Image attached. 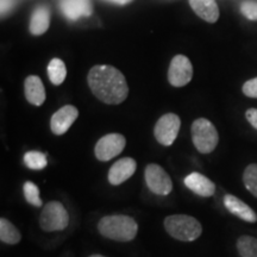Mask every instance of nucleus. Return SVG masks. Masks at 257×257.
Returning a JSON list of instances; mask_svg holds the SVG:
<instances>
[{
    "label": "nucleus",
    "instance_id": "nucleus-1",
    "mask_svg": "<svg viewBox=\"0 0 257 257\" xmlns=\"http://www.w3.org/2000/svg\"><path fill=\"white\" fill-rule=\"evenodd\" d=\"M88 86L99 100L117 105L127 98L128 86L123 73L110 64H96L87 75Z\"/></svg>",
    "mask_w": 257,
    "mask_h": 257
},
{
    "label": "nucleus",
    "instance_id": "nucleus-2",
    "mask_svg": "<svg viewBox=\"0 0 257 257\" xmlns=\"http://www.w3.org/2000/svg\"><path fill=\"white\" fill-rule=\"evenodd\" d=\"M101 236L119 242H128L136 237L138 225L134 218L123 214L102 217L98 224Z\"/></svg>",
    "mask_w": 257,
    "mask_h": 257
},
{
    "label": "nucleus",
    "instance_id": "nucleus-3",
    "mask_svg": "<svg viewBox=\"0 0 257 257\" xmlns=\"http://www.w3.org/2000/svg\"><path fill=\"white\" fill-rule=\"evenodd\" d=\"M165 229L173 238L182 242H193L200 237L202 226L198 219L186 214H174L165 219Z\"/></svg>",
    "mask_w": 257,
    "mask_h": 257
},
{
    "label": "nucleus",
    "instance_id": "nucleus-4",
    "mask_svg": "<svg viewBox=\"0 0 257 257\" xmlns=\"http://www.w3.org/2000/svg\"><path fill=\"white\" fill-rule=\"evenodd\" d=\"M191 133L193 144L201 154L212 153L219 142V135L216 126L205 118H199L193 121Z\"/></svg>",
    "mask_w": 257,
    "mask_h": 257
},
{
    "label": "nucleus",
    "instance_id": "nucleus-5",
    "mask_svg": "<svg viewBox=\"0 0 257 257\" xmlns=\"http://www.w3.org/2000/svg\"><path fill=\"white\" fill-rule=\"evenodd\" d=\"M68 212L61 202L49 201L43 207L40 217V226L43 231H47V232L62 231L68 226Z\"/></svg>",
    "mask_w": 257,
    "mask_h": 257
},
{
    "label": "nucleus",
    "instance_id": "nucleus-6",
    "mask_svg": "<svg viewBox=\"0 0 257 257\" xmlns=\"http://www.w3.org/2000/svg\"><path fill=\"white\" fill-rule=\"evenodd\" d=\"M181 120L180 117L175 113H166L157 120L154 127V135L156 141L162 146L169 147L174 143L178 137Z\"/></svg>",
    "mask_w": 257,
    "mask_h": 257
},
{
    "label": "nucleus",
    "instance_id": "nucleus-7",
    "mask_svg": "<svg viewBox=\"0 0 257 257\" xmlns=\"http://www.w3.org/2000/svg\"><path fill=\"white\" fill-rule=\"evenodd\" d=\"M125 146H126V140L123 135L108 134L96 142L94 154L99 161L106 162L119 155Z\"/></svg>",
    "mask_w": 257,
    "mask_h": 257
},
{
    "label": "nucleus",
    "instance_id": "nucleus-8",
    "mask_svg": "<svg viewBox=\"0 0 257 257\" xmlns=\"http://www.w3.org/2000/svg\"><path fill=\"white\" fill-rule=\"evenodd\" d=\"M147 186L150 191L157 195H168L173 189V182L170 176L162 167L155 163L148 165L144 172Z\"/></svg>",
    "mask_w": 257,
    "mask_h": 257
},
{
    "label": "nucleus",
    "instance_id": "nucleus-9",
    "mask_svg": "<svg viewBox=\"0 0 257 257\" xmlns=\"http://www.w3.org/2000/svg\"><path fill=\"white\" fill-rule=\"evenodd\" d=\"M193 78V66L187 56L176 55L170 61L168 81L174 87H184Z\"/></svg>",
    "mask_w": 257,
    "mask_h": 257
},
{
    "label": "nucleus",
    "instance_id": "nucleus-10",
    "mask_svg": "<svg viewBox=\"0 0 257 257\" xmlns=\"http://www.w3.org/2000/svg\"><path fill=\"white\" fill-rule=\"evenodd\" d=\"M79 117V111L75 106L66 105L61 107L53 114L50 119V128L53 134L63 135L69 130L76 118Z\"/></svg>",
    "mask_w": 257,
    "mask_h": 257
},
{
    "label": "nucleus",
    "instance_id": "nucleus-11",
    "mask_svg": "<svg viewBox=\"0 0 257 257\" xmlns=\"http://www.w3.org/2000/svg\"><path fill=\"white\" fill-rule=\"evenodd\" d=\"M136 168V161L131 157H124V159L118 160L108 170V181L113 186L123 184L135 174Z\"/></svg>",
    "mask_w": 257,
    "mask_h": 257
},
{
    "label": "nucleus",
    "instance_id": "nucleus-12",
    "mask_svg": "<svg viewBox=\"0 0 257 257\" xmlns=\"http://www.w3.org/2000/svg\"><path fill=\"white\" fill-rule=\"evenodd\" d=\"M62 15L70 22H75L81 17L92 15L91 0H60Z\"/></svg>",
    "mask_w": 257,
    "mask_h": 257
},
{
    "label": "nucleus",
    "instance_id": "nucleus-13",
    "mask_svg": "<svg viewBox=\"0 0 257 257\" xmlns=\"http://www.w3.org/2000/svg\"><path fill=\"white\" fill-rule=\"evenodd\" d=\"M185 185L193 193L204 198L212 197L216 192V185L213 184V181H211L206 176L197 172L191 173V174L186 176Z\"/></svg>",
    "mask_w": 257,
    "mask_h": 257
},
{
    "label": "nucleus",
    "instance_id": "nucleus-14",
    "mask_svg": "<svg viewBox=\"0 0 257 257\" xmlns=\"http://www.w3.org/2000/svg\"><path fill=\"white\" fill-rule=\"evenodd\" d=\"M224 205L229 210L230 213H232L233 216L239 218V219L248 221V223H256L257 221V214L255 213V211L249 205H246L245 202L240 200V199L234 197V195H225Z\"/></svg>",
    "mask_w": 257,
    "mask_h": 257
},
{
    "label": "nucleus",
    "instance_id": "nucleus-15",
    "mask_svg": "<svg viewBox=\"0 0 257 257\" xmlns=\"http://www.w3.org/2000/svg\"><path fill=\"white\" fill-rule=\"evenodd\" d=\"M25 98L31 105L41 106L46 101V88L40 76L29 75L24 82Z\"/></svg>",
    "mask_w": 257,
    "mask_h": 257
},
{
    "label": "nucleus",
    "instance_id": "nucleus-16",
    "mask_svg": "<svg viewBox=\"0 0 257 257\" xmlns=\"http://www.w3.org/2000/svg\"><path fill=\"white\" fill-rule=\"evenodd\" d=\"M193 11L207 23H216L219 18V8L216 0H188Z\"/></svg>",
    "mask_w": 257,
    "mask_h": 257
},
{
    "label": "nucleus",
    "instance_id": "nucleus-17",
    "mask_svg": "<svg viewBox=\"0 0 257 257\" xmlns=\"http://www.w3.org/2000/svg\"><path fill=\"white\" fill-rule=\"evenodd\" d=\"M50 9L47 5H40L32 12L30 19V32L34 36H41L50 27Z\"/></svg>",
    "mask_w": 257,
    "mask_h": 257
},
{
    "label": "nucleus",
    "instance_id": "nucleus-18",
    "mask_svg": "<svg viewBox=\"0 0 257 257\" xmlns=\"http://www.w3.org/2000/svg\"><path fill=\"white\" fill-rule=\"evenodd\" d=\"M0 239L6 244H17L21 242L22 234L11 221L2 218L0 219Z\"/></svg>",
    "mask_w": 257,
    "mask_h": 257
},
{
    "label": "nucleus",
    "instance_id": "nucleus-19",
    "mask_svg": "<svg viewBox=\"0 0 257 257\" xmlns=\"http://www.w3.org/2000/svg\"><path fill=\"white\" fill-rule=\"evenodd\" d=\"M67 76L66 64L61 59H53L48 64V78L53 85L59 86Z\"/></svg>",
    "mask_w": 257,
    "mask_h": 257
},
{
    "label": "nucleus",
    "instance_id": "nucleus-20",
    "mask_svg": "<svg viewBox=\"0 0 257 257\" xmlns=\"http://www.w3.org/2000/svg\"><path fill=\"white\" fill-rule=\"evenodd\" d=\"M237 250L242 257H257V238L252 236H240L237 240Z\"/></svg>",
    "mask_w": 257,
    "mask_h": 257
},
{
    "label": "nucleus",
    "instance_id": "nucleus-21",
    "mask_svg": "<svg viewBox=\"0 0 257 257\" xmlns=\"http://www.w3.org/2000/svg\"><path fill=\"white\" fill-rule=\"evenodd\" d=\"M24 163L29 169L42 170L47 167V155L41 152H28L24 155Z\"/></svg>",
    "mask_w": 257,
    "mask_h": 257
},
{
    "label": "nucleus",
    "instance_id": "nucleus-22",
    "mask_svg": "<svg viewBox=\"0 0 257 257\" xmlns=\"http://www.w3.org/2000/svg\"><path fill=\"white\" fill-rule=\"evenodd\" d=\"M243 182L246 189L257 198V165L251 163L246 167L243 174Z\"/></svg>",
    "mask_w": 257,
    "mask_h": 257
},
{
    "label": "nucleus",
    "instance_id": "nucleus-23",
    "mask_svg": "<svg viewBox=\"0 0 257 257\" xmlns=\"http://www.w3.org/2000/svg\"><path fill=\"white\" fill-rule=\"evenodd\" d=\"M24 191V197L27 199L29 204H31L32 206L41 207L42 206V200L40 198V189L34 182L27 181L23 186Z\"/></svg>",
    "mask_w": 257,
    "mask_h": 257
},
{
    "label": "nucleus",
    "instance_id": "nucleus-24",
    "mask_svg": "<svg viewBox=\"0 0 257 257\" xmlns=\"http://www.w3.org/2000/svg\"><path fill=\"white\" fill-rule=\"evenodd\" d=\"M240 12L249 21H257V2L253 0H246L240 5Z\"/></svg>",
    "mask_w": 257,
    "mask_h": 257
},
{
    "label": "nucleus",
    "instance_id": "nucleus-25",
    "mask_svg": "<svg viewBox=\"0 0 257 257\" xmlns=\"http://www.w3.org/2000/svg\"><path fill=\"white\" fill-rule=\"evenodd\" d=\"M242 91L249 98H257V78H253L244 82Z\"/></svg>",
    "mask_w": 257,
    "mask_h": 257
},
{
    "label": "nucleus",
    "instance_id": "nucleus-26",
    "mask_svg": "<svg viewBox=\"0 0 257 257\" xmlns=\"http://www.w3.org/2000/svg\"><path fill=\"white\" fill-rule=\"evenodd\" d=\"M16 5V0H2V17L12 11Z\"/></svg>",
    "mask_w": 257,
    "mask_h": 257
},
{
    "label": "nucleus",
    "instance_id": "nucleus-27",
    "mask_svg": "<svg viewBox=\"0 0 257 257\" xmlns=\"http://www.w3.org/2000/svg\"><path fill=\"white\" fill-rule=\"evenodd\" d=\"M245 117L250 124L257 130V108H249L245 112Z\"/></svg>",
    "mask_w": 257,
    "mask_h": 257
},
{
    "label": "nucleus",
    "instance_id": "nucleus-28",
    "mask_svg": "<svg viewBox=\"0 0 257 257\" xmlns=\"http://www.w3.org/2000/svg\"><path fill=\"white\" fill-rule=\"evenodd\" d=\"M106 2L113 3V4H118V5H126L128 3L133 2V0H106Z\"/></svg>",
    "mask_w": 257,
    "mask_h": 257
},
{
    "label": "nucleus",
    "instance_id": "nucleus-29",
    "mask_svg": "<svg viewBox=\"0 0 257 257\" xmlns=\"http://www.w3.org/2000/svg\"><path fill=\"white\" fill-rule=\"evenodd\" d=\"M89 257H106V256H102V255H91Z\"/></svg>",
    "mask_w": 257,
    "mask_h": 257
}]
</instances>
